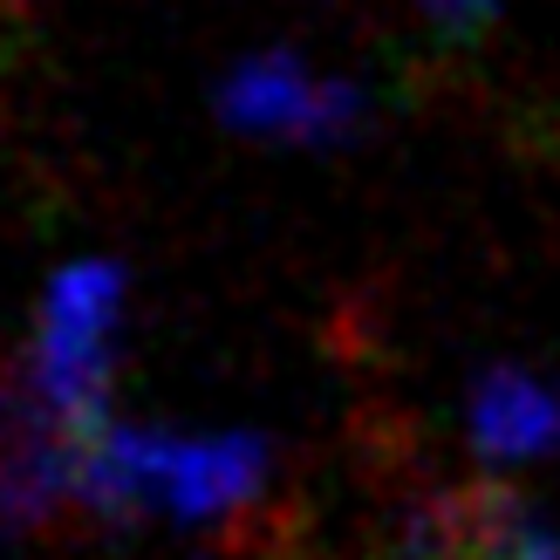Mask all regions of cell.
I'll return each instance as SVG.
<instances>
[{
    "label": "cell",
    "instance_id": "8992f818",
    "mask_svg": "<svg viewBox=\"0 0 560 560\" xmlns=\"http://www.w3.org/2000/svg\"><path fill=\"white\" fill-rule=\"evenodd\" d=\"M471 438L492 458H540L560 444V397L526 370H492L471 389Z\"/></svg>",
    "mask_w": 560,
    "mask_h": 560
},
{
    "label": "cell",
    "instance_id": "277c9868",
    "mask_svg": "<svg viewBox=\"0 0 560 560\" xmlns=\"http://www.w3.org/2000/svg\"><path fill=\"white\" fill-rule=\"evenodd\" d=\"M82 499V438L55 417L35 383L0 389V520L42 526Z\"/></svg>",
    "mask_w": 560,
    "mask_h": 560
},
{
    "label": "cell",
    "instance_id": "3957f363",
    "mask_svg": "<svg viewBox=\"0 0 560 560\" xmlns=\"http://www.w3.org/2000/svg\"><path fill=\"white\" fill-rule=\"evenodd\" d=\"M219 117L240 137H273V144H335L362 117V96L342 75L307 69L288 48L240 55L219 82Z\"/></svg>",
    "mask_w": 560,
    "mask_h": 560
},
{
    "label": "cell",
    "instance_id": "7a4b0ae2",
    "mask_svg": "<svg viewBox=\"0 0 560 560\" xmlns=\"http://www.w3.org/2000/svg\"><path fill=\"white\" fill-rule=\"evenodd\" d=\"M117 322H124V267L75 260L48 280L42 322H35V355H27V383H35V397L62 417L82 444L117 424V417H109Z\"/></svg>",
    "mask_w": 560,
    "mask_h": 560
},
{
    "label": "cell",
    "instance_id": "6da1fadb",
    "mask_svg": "<svg viewBox=\"0 0 560 560\" xmlns=\"http://www.w3.org/2000/svg\"><path fill=\"white\" fill-rule=\"evenodd\" d=\"M267 492V444L260 438H172L109 424L82 444V506L96 513H164L185 526L240 520Z\"/></svg>",
    "mask_w": 560,
    "mask_h": 560
},
{
    "label": "cell",
    "instance_id": "52a82bcc",
    "mask_svg": "<svg viewBox=\"0 0 560 560\" xmlns=\"http://www.w3.org/2000/svg\"><path fill=\"white\" fill-rule=\"evenodd\" d=\"M492 8V0H431V14H444V21H479Z\"/></svg>",
    "mask_w": 560,
    "mask_h": 560
},
{
    "label": "cell",
    "instance_id": "5b68a950",
    "mask_svg": "<svg viewBox=\"0 0 560 560\" xmlns=\"http://www.w3.org/2000/svg\"><path fill=\"white\" fill-rule=\"evenodd\" d=\"M417 526L424 560H560V534L506 486H465Z\"/></svg>",
    "mask_w": 560,
    "mask_h": 560
}]
</instances>
